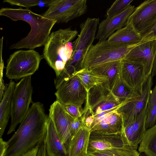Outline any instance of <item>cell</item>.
Listing matches in <instances>:
<instances>
[{
  "label": "cell",
  "instance_id": "obj_28",
  "mask_svg": "<svg viewBox=\"0 0 156 156\" xmlns=\"http://www.w3.org/2000/svg\"><path fill=\"white\" fill-rule=\"evenodd\" d=\"M88 154L90 156H140L137 149L130 146L97 151Z\"/></svg>",
  "mask_w": 156,
  "mask_h": 156
},
{
  "label": "cell",
  "instance_id": "obj_1",
  "mask_svg": "<svg viewBox=\"0 0 156 156\" xmlns=\"http://www.w3.org/2000/svg\"><path fill=\"white\" fill-rule=\"evenodd\" d=\"M48 118L42 104L33 103L17 129L6 141L5 156H22L40 144L45 137Z\"/></svg>",
  "mask_w": 156,
  "mask_h": 156
},
{
  "label": "cell",
  "instance_id": "obj_4",
  "mask_svg": "<svg viewBox=\"0 0 156 156\" xmlns=\"http://www.w3.org/2000/svg\"><path fill=\"white\" fill-rule=\"evenodd\" d=\"M144 40L130 45L110 42L107 40L98 42L89 49L82 62V69H90L104 63L120 60Z\"/></svg>",
  "mask_w": 156,
  "mask_h": 156
},
{
  "label": "cell",
  "instance_id": "obj_2",
  "mask_svg": "<svg viewBox=\"0 0 156 156\" xmlns=\"http://www.w3.org/2000/svg\"><path fill=\"white\" fill-rule=\"evenodd\" d=\"M1 16L7 17L12 20H23L30 25L31 30L28 34L9 47L10 49L23 48L34 50L44 46L56 21L35 13L29 9L2 8Z\"/></svg>",
  "mask_w": 156,
  "mask_h": 156
},
{
  "label": "cell",
  "instance_id": "obj_5",
  "mask_svg": "<svg viewBox=\"0 0 156 156\" xmlns=\"http://www.w3.org/2000/svg\"><path fill=\"white\" fill-rule=\"evenodd\" d=\"M43 58L42 55L34 50L14 52L7 61L5 76L11 80L31 76L38 69Z\"/></svg>",
  "mask_w": 156,
  "mask_h": 156
},
{
  "label": "cell",
  "instance_id": "obj_30",
  "mask_svg": "<svg viewBox=\"0 0 156 156\" xmlns=\"http://www.w3.org/2000/svg\"><path fill=\"white\" fill-rule=\"evenodd\" d=\"M51 0H4L3 2L9 3L12 5H17L29 9L31 7L39 6L48 7Z\"/></svg>",
  "mask_w": 156,
  "mask_h": 156
},
{
  "label": "cell",
  "instance_id": "obj_33",
  "mask_svg": "<svg viewBox=\"0 0 156 156\" xmlns=\"http://www.w3.org/2000/svg\"><path fill=\"white\" fill-rule=\"evenodd\" d=\"M64 106L67 113L74 118L81 117L84 112L78 106L75 105H64Z\"/></svg>",
  "mask_w": 156,
  "mask_h": 156
},
{
  "label": "cell",
  "instance_id": "obj_38",
  "mask_svg": "<svg viewBox=\"0 0 156 156\" xmlns=\"http://www.w3.org/2000/svg\"><path fill=\"white\" fill-rule=\"evenodd\" d=\"M39 147V144L37 145L22 156H37Z\"/></svg>",
  "mask_w": 156,
  "mask_h": 156
},
{
  "label": "cell",
  "instance_id": "obj_41",
  "mask_svg": "<svg viewBox=\"0 0 156 156\" xmlns=\"http://www.w3.org/2000/svg\"><path fill=\"white\" fill-rule=\"evenodd\" d=\"M154 38L156 39V35H155V36Z\"/></svg>",
  "mask_w": 156,
  "mask_h": 156
},
{
  "label": "cell",
  "instance_id": "obj_25",
  "mask_svg": "<svg viewBox=\"0 0 156 156\" xmlns=\"http://www.w3.org/2000/svg\"><path fill=\"white\" fill-rule=\"evenodd\" d=\"M139 144L140 156H156V123L146 130Z\"/></svg>",
  "mask_w": 156,
  "mask_h": 156
},
{
  "label": "cell",
  "instance_id": "obj_6",
  "mask_svg": "<svg viewBox=\"0 0 156 156\" xmlns=\"http://www.w3.org/2000/svg\"><path fill=\"white\" fill-rule=\"evenodd\" d=\"M31 76L24 77L16 84L12 101L11 122L8 135L15 131L29 109L33 93Z\"/></svg>",
  "mask_w": 156,
  "mask_h": 156
},
{
  "label": "cell",
  "instance_id": "obj_39",
  "mask_svg": "<svg viewBox=\"0 0 156 156\" xmlns=\"http://www.w3.org/2000/svg\"><path fill=\"white\" fill-rule=\"evenodd\" d=\"M151 75L152 77L156 75V53L154 59Z\"/></svg>",
  "mask_w": 156,
  "mask_h": 156
},
{
  "label": "cell",
  "instance_id": "obj_23",
  "mask_svg": "<svg viewBox=\"0 0 156 156\" xmlns=\"http://www.w3.org/2000/svg\"><path fill=\"white\" fill-rule=\"evenodd\" d=\"M122 125V117L117 111H114L91 128L90 133L96 131L108 133L121 132Z\"/></svg>",
  "mask_w": 156,
  "mask_h": 156
},
{
  "label": "cell",
  "instance_id": "obj_20",
  "mask_svg": "<svg viewBox=\"0 0 156 156\" xmlns=\"http://www.w3.org/2000/svg\"><path fill=\"white\" fill-rule=\"evenodd\" d=\"M90 132L83 127L72 136L68 149V156H83L87 154Z\"/></svg>",
  "mask_w": 156,
  "mask_h": 156
},
{
  "label": "cell",
  "instance_id": "obj_36",
  "mask_svg": "<svg viewBox=\"0 0 156 156\" xmlns=\"http://www.w3.org/2000/svg\"><path fill=\"white\" fill-rule=\"evenodd\" d=\"M37 156H47L45 138L39 144V148Z\"/></svg>",
  "mask_w": 156,
  "mask_h": 156
},
{
  "label": "cell",
  "instance_id": "obj_26",
  "mask_svg": "<svg viewBox=\"0 0 156 156\" xmlns=\"http://www.w3.org/2000/svg\"><path fill=\"white\" fill-rule=\"evenodd\" d=\"M111 91L122 102L140 96L142 93L133 89L125 83L119 72L113 83Z\"/></svg>",
  "mask_w": 156,
  "mask_h": 156
},
{
  "label": "cell",
  "instance_id": "obj_13",
  "mask_svg": "<svg viewBox=\"0 0 156 156\" xmlns=\"http://www.w3.org/2000/svg\"><path fill=\"white\" fill-rule=\"evenodd\" d=\"M127 146H130L121 132L108 133L94 131L90 133L87 153L90 154L97 151Z\"/></svg>",
  "mask_w": 156,
  "mask_h": 156
},
{
  "label": "cell",
  "instance_id": "obj_27",
  "mask_svg": "<svg viewBox=\"0 0 156 156\" xmlns=\"http://www.w3.org/2000/svg\"><path fill=\"white\" fill-rule=\"evenodd\" d=\"M120 60L104 63L89 69L98 74L107 76L108 85L111 90L113 83L119 72Z\"/></svg>",
  "mask_w": 156,
  "mask_h": 156
},
{
  "label": "cell",
  "instance_id": "obj_40",
  "mask_svg": "<svg viewBox=\"0 0 156 156\" xmlns=\"http://www.w3.org/2000/svg\"><path fill=\"white\" fill-rule=\"evenodd\" d=\"M83 156H90L89 154H86L85 155H84Z\"/></svg>",
  "mask_w": 156,
  "mask_h": 156
},
{
  "label": "cell",
  "instance_id": "obj_22",
  "mask_svg": "<svg viewBox=\"0 0 156 156\" xmlns=\"http://www.w3.org/2000/svg\"><path fill=\"white\" fill-rule=\"evenodd\" d=\"M16 83L11 80L6 86L0 105V137L2 138L11 117L13 94Z\"/></svg>",
  "mask_w": 156,
  "mask_h": 156
},
{
  "label": "cell",
  "instance_id": "obj_10",
  "mask_svg": "<svg viewBox=\"0 0 156 156\" xmlns=\"http://www.w3.org/2000/svg\"><path fill=\"white\" fill-rule=\"evenodd\" d=\"M152 79L151 75H150L144 83L142 93L140 96L125 101L117 110L122 117V126L135 121L148 104L152 85Z\"/></svg>",
  "mask_w": 156,
  "mask_h": 156
},
{
  "label": "cell",
  "instance_id": "obj_29",
  "mask_svg": "<svg viewBox=\"0 0 156 156\" xmlns=\"http://www.w3.org/2000/svg\"><path fill=\"white\" fill-rule=\"evenodd\" d=\"M133 1V0H116L107 9L106 18H111L124 11Z\"/></svg>",
  "mask_w": 156,
  "mask_h": 156
},
{
  "label": "cell",
  "instance_id": "obj_19",
  "mask_svg": "<svg viewBox=\"0 0 156 156\" xmlns=\"http://www.w3.org/2000/svg\"><path fill=\"white\" fill-rule=\"evenodd\" d=\"M47 156H68L57 133L54 123L48 116L45 137Z\"/></svg>",
  "mask_w": 156,
  "mask_h": 156
},
{
  "label": "cell",
  "instance_id": "obj_16",
  "mask_svg": "<svg viewBox=\"0 0 156 156\" xmlns=\"http://www.w3.org/2000/svg\"><path fill=\"white\" fill-rule=\"evenodd\" d=\"M135 8L134 5L130 4L120 13L102 21L98 25L95 38L98 42L107 40L116 31L126 25Z\"/></svg>",
  "mask_w": 156,
  "mask_h": 156
},
{
  "label": "cell",
  "instance_id": "obj_34",
  "mask_svg": "<svg viewBox=\"0 0 156 156\" xmlns=\"http://www.w3.org/2000/svg\"><path fill=\"white\" fill-rule=\"evenodd\" d=\"M156 34V24L142 36V40H148L154 39Z\"/></svg>",
  "mask_w": 156,
  "mask_h": 156
},
{
  "label": "cell",
  "instance_id": "obj_24",
  "mask_svg": "<svg viewBox=\"0 0 156 156\" xmlns=\"http://www.w3.org/2000/svg\"><path fill=\"white\" fill-rule=\"evenodd\" d=\"M73 75L78 77L87 93L96 86L108 83L107 76L98 74L88 68L82 69Z\"/></svg>",
  "mask_w": 156,
  "mask_h": 156
},
{
  "label": "cell",
  "instance_id": "obj_31",
  "mask_svg": "<svg viewBox=\"0 0 156 156\" xmlns=\"http://www.w3.org/2000/svg\"><path fill=\"white\" fill-rule=\"evenodd\" d=\"M147 114L146 121V128L147 129L156 123V102L152 105L147 107Z\"/></svg>",
  "mask_w": 156,
  "mask_h": 156
},
{
  "label": "cell",
  "instance_id": "obj_32",
  "mask_svg": "<svg viewBox=\"0 0 156 156\" xmlns=\"http://www.w3.org/2000/svg\"><path fill=\"white\" fill-rule=\"evenodd\" d=\"M84 126L82 116L79 118H73L71 121L70 126L71 136L76 134Z\"/></svg>",
  "mask_w": 156,
  "mask_h": 156
},
{
  "label": "cell",
  "instance_id": "obj_11",
  "mask_svg": "<svg viewBox=\"0 0 156 156\" xmlns=\"http://www.w3.org/2000/svg\"><path fill=\"white\" fill-rule=\"evenodd\" d=\"M49 112V117L51 119L57 133L67 154L71 137L70 124L73 118L67 113L64 105L57 100L50 106Z\"/></svg>",
  "mask_w": 156,
  "mask_h": 156
},
{
  "label": "cell",
  "instance_id": "obj_14",
  "mask_svg": "<svg viewBox=\"0 0 156 156\" xmlns=\"http://www.w3.org/2000/svg\"><path fill=\"white\" fill-rule=\"evenodd\" d=\"M120 70L122 78L127 86L140 92H143L148 78L145 76L142 63L123 58L120 60Z\"/></svg>",
  "mask_w": 156,
  "mask_h": 156
},
{
  "label": "cell",
  "instance_id": "obj_35",
  "mask_svg": "<svg viewBox=\"0 0 156 156\" xmlns=\"http://www.w3.org/2000/svg\"><path fill=\"white\" fill-rule=\"evenodd\" d=\"M156 102V84L154 88L151 90L147 107L151 106Z\"/></svg>",
  "mask_w": 156,
  "mask_h": 156
},
{
  "label": "cell",
  "instance_id": "obj_12",
  "mask_svg": "<svg viewBox=\"0 0 156 156\" xmlns=\"http://www.w3.org/2000/svg\"><path fill=\"white\" fill-rule=\"evenodd\" d=\"M129 19L142 37L156 24V0L143 2L136 7Z\"/></svg>",
  "mask_w": 156,
  "mask_h": 156
},
{
  "label": "cell",
  "instance_id": "obj_8",
  "mask_svg": "<svg viewBox=\"0 0 156 156\" xmlns=\"http://www.w3.org/2000/svg\"><path fill=\"white\" fill-rule=\"evenodd\" d=\"M56 100L63 105H72L82 106L86 103L87 92L78 77L76 75L64 78L55 94Z\"/></svg>",
  "mask_w": 156,
  "mask_h": 156
},
{
  "label": "cell",
  "instance_id": "obj_15",
  "mask_svg": "<svg viewBox=\"0 0 156 156\" xmlns=\"http://www.w3.org/2000/svg\"><path fill=\"white\" fill-rule=\"evenodd\" d=\"M156 53V39L144 40L131 50L124 58L142 63L145 76L147 78L151 75Z\"/></svg>",
  "mask_w": 156,
  "mask_h": 156
},
{
  "label": "cell",
  "instance_id": "obj_7",
  "mask_svg": "<svg viewBox=\"0 0 156 156\" xmlns=\"http://www.w3.org/2000/svg\"><path fill=\"white\" fill-rule=\"evenodd\" d=\"M43 16L56 21V23H66L85 14L87 6L86 0H51Z\"/></svg>",
  "mask_w": 156,
  "mask_h": 156
},
{
  "label": "cell",
  "instance_id": "obj_21",
  "mask_svg": "<svg viewBox=\"0 0 156 156\" xmlns=\"http://www.w3.org/2000/svg\"><path fill=\"white\" fill-rule=\"evenodd\" d=\"M141 40L140 34L129 19L124 27L117 30L107 39L110 42L127 45L137 43Z\"/></svg>",
  "mask_w": 156,
  "mask_h": 156
},
{
  "label": "cell",
  "instance_id": "obj_9",
  "mask_svg": "<svg viewBox=\"0 0 156 156\" xmlns=\"http://www.w3.org/2000/svg\"><path fill=\"white\" fill-rule=\"evenodd\" d=\"M123 103L112 93L108 83L96 86L87 93L85 106L93 116L116 107Z\"/></svg>",
  "mask_w": 156,
  "mask_h": 156
},
{
  "label": "cell",
  "instance_id": "obj_18",
  "mask_svg": "<svg viewBox=\"0 0 156 156\" xmlns=\"http://www.w3.org/2000/svg\"><path fill=\"white\" fill-rule=\"evenodd\" d=\"M147 105L145 106L135 121L122 127L121 132L129 144L137 149L147 130L145 125Z\"/></svg>",
  "mask_w": 156,
  "mask_h": 156
},
{
  "label": "cell",
  "instance_id": "obj_3",
  "mask_svg": "<svg viewBox=\"0 0 156 156\" xmlns=\"http://www.w3.org/2000/svg\"><path fill=\"white\" fill-rule=\"evenodd\" d=\"M70 28L60 29L52 32L44 45L43 57L55 71L56 77L64 70L73 52L71 41L78 34Z\"/></svg>",
  "mask_w": 156,
  "mask_h": 156
},
{
  "label": "cell",
  "instance_id": "obj_17",
  "mask_svg": "<svg viewBox=\"0 0 156 156\" xmlns=\"http://www.w3.org/2000/svg\"><path fill=\"white\" fill-rule=\"evenodd\" d=\"M99 21L98 18L88 17L80 24V33L77 39L72 42L73 51L80 50L86 55L96 37Z\"/></svg>",
  "mask_w": 156,
  "mask_h": 156
},
{
  "label": "cell",
  "instance_id": "obj_37",
  "mask_svg": "<svg viewBox=\"0 0 156 156\" xmlns=\"http://www.w3.org/2000/svg\"><path fill=\"white\" fill-rule=\"evenodd\" d=\"M7 144L6 141L0 138V156H5L7 150Z\"/></svg>",
  "mask_w": 156,
  "mask_h": 156
}]
</instances>
